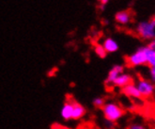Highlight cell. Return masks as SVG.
<instances>
[{"label": "cell", "mask_w": 155, "mask_h": 129, "mask_svg": "<svg viewBox=\"0 0 155 129\" xmlns=\"http://www.w3.org/2000/svg\"><path fill=\"white\" fill-rule=\"evenodd\" d=\"M105 104V100L101 97V96H98V97H95L93 100H92V105L94 107H98V108H102L104 107V105Z\"/></svg>", "instance_id": "14"}, {"label": "cell", "mask_w": 155, "mask_h": 129, "mask_svg": "<svg viewBox=\"0 0 155 129\" xmlns=\"http://www.w3.org/2000/svg\"><path fill=\"white\" fill-rule=\"evenodd\" d=\"M136 33L144 41L155 39V18L148 21L139 22L136 25Z\"/></svg>", "instance_id": "2"}, {"label": "cell", "mask_w": 155, "mask_h": 129, "mask_svg": "<svg viewBox=\"0 0 155 129\" xmlns=\"http://www.w3.org/2000/svg\"><path fill=\"white\" fill-rule=\"evenodd\" d=\"M146 50L147 46H141L136 51L132 53L130 56L127 58V62L132 67H139L147 64L146 60Z\"/></svg>", "instance_id": "3"}, {"label": "cell", "mask_w": 155, "mask_h": 129, "mask_svg": "<svg viewBox=\"0 0 155 129\" xmlns=\"http://www.w3.org/2000/svg\"><path fill=\"white\" fill-rule=\"evenodd\" d=\"M127 129H147V127L141 123H133L127 127Z\"/></svg>", "instance_id": "15"}, {"label": "cell", "mask_w": 155, "mask_h": 129, "mask_svg": "<svg viewBox=\"0 0 155 129\" xmlns=\"http://www.w3.org/2000/svg\"><path fill=\"white\" fill-rule=\"evenodd\" d=\"M106 53H115L118 50V43L113 38H107L102 44Z\"/></svg>", "instance_id": "11"}, {"label": "cell", "mask_w": 155, "mask_h": 129, "mask_svg": "<svg viewBox=\"0 0 155 129\" xmlns=\"http://www.w3.org/2000/svg\"><path fill=\"white\" fill-rule=\"evenodd\" d=\"M122 93L124 95L128 96L130 98H133V99H140L141 98V94L139 93L137 87H136V85L133 82L128 84L127 86H125L124 88H122Z\"/></svg>", "instance_id": "7"}, {"label": "cell", "mask_w": 155, "mask_h": 129, "mask_svg": "<svg viewBox=\"0 0 155 129\" xmlns=\"http://www.w3.org/2000/svg\"><path fill=\"white\" fill-rule=\"evenodd\" d=\"M115 19L118 24H120V25H128L131 22L132 16H131V13L129 12L121 11V12H118L116 14Z\"/></svg>", "instance_id": "10"}, {"label": "cell", "mask_w": 155, "mask_h": 129, "mask_svg": "<svg viewBox=\"0 0 155 129\" xmlns=\"http://www.w3.org/2000/svg\"><path fill=\"white\" fill-rule=\"evenodd\" d=\"M123 66L122 65H114L111 70L109 71L108 75H107V77H106V80H105V83L107 85H113V82L116 80V78L120 75V73H123Z\"/></svg>", "instance_id": "6"}, {"label": "cell", "mask_w": 155, "mask_h": 129, "mask_svg": "<svg viewBox=\"0 0 155 129\" xmlns=\"http://www.w3.org/2000/svg\"><path fill=\"white\" fill-rule=\"evenodd\" d=\"M100 2V5H104V6H106V4L108 3L109 0H98Z\"/></svg>", "instance_id": "19"}, {"label": "cell", "mask_w": 155, "mask_h": 129, "mask_svg": "<svg viewBox=\"0 0 155 129\" xmlns=\"http://www.w3.org/2000/svg\"><path fill=\"white\" fill-rule=\"evenodd\" d=\"M87 113V109L86 107L74 101V112H72V117L71 120H75V121H78V120L82 119Z\"/></svg>", "instance_id": "9"}, {"label": "cell", "mask_w": 155, "mask_h": 129, "mask_svg": "<svg viewBox=\"0 0 155 129\" xmlns=\"http://www.w3.org/2000/svg\"><path fill=\"white\" fill-rule=\"evenodd\" d=\"M74 100H67L63 104L60 109V116L65 121H70L72 117V112H74Z\"/></svg>", "instance_id": "5"}, {"label": "cell", "mask_w": 155, "mask_h": 129, "mask_svg": "<svg viewBox=\"0 0 155 129\" xmlns=\"http://www.w3.org/2000/svg\"><path fill=\"white\" fill-rule=\"evenodd\" d=\"M102 111L106 121L112 123L117 122L124 115V110L122 109V107L116 102H113V101L105 102V104L102 107Z\"/></svg>", "instance_id": "1"}, {"label": "cell", "mask_w": 155, "mask_h": 129, "mask_svg": "<svg viewBox=\"0 0 155 129\" xmlns=\"http://www.w3.org/2000/svg\"><path fill=\"white\" fill-rule=\"evenodd\" d=\"M114 124L115 123L109 122V121H105L104 122V126H105L106 129H113L114 128Z\"/></svg>", "instance_id": "18"}, {"label": "cell", "mask_w": 155, "mask_h": 129, "mask_svg": "<svg viewBox=\"0 0 155 129\" xmlns=\"http://www.w3.org/2000/svg\"><path fill=\"white\" fill-rule=\"evenodd\" d=\"M94 51H95V53H96L97 56L100 57V58H102V59L105 58V57H106V55H107L105 49L104 48V46H103L102 44H98V45H96L95 48H94Z\"/></svg>", "instance_id": "13"}, {"label": "cell", "mask_w": 155, "mask_h": 129, "mask_svg": "<svg viewBox=\"0 0 155 129\" xmlns=\"http://www.w3.org/2000/svg\"><path fill=\"white\" fill-rule=\"evenodd\" d=\"M149 75H150V79L152 83H155V67L150 68L149 71Z\"/></svg>", "instance_id": "16"}, {"label": "cell", "mask_w": 155, "mask_h": 129, "mask_svg": "<svg viewBox=\"0 0 155 129\" xmlns=\"http://www.w3.org/2000/svg\"><path fill=\"white\" fill-rule=\"evenodd\" d=\"M147 47H148L150 50H151V51H153V52L155 53V39L150 41V42H149L148 45H147Z\"/></svg>", "instance_id": "17"}, {"label": "cell", "mask_w": 155, "mask_h": 129, "mask_svg": "<svg viewBox=\"0 0 155 129\" xmlns=\"http://www.w3.org/2000/svg\"><path fill=\"white\" fill-rule=\"evenodd\" d=\"M132 81H133V77L131 76V75H129V73H122L116 78V80L113 82V85L115 87L122 89L125 86L130 84V83H132Z\"/></svg>", "instance_id": "8"}, {"label": "cell", "mask_w": 155, "mask_h": 129, "mask_svg": "<svg viewBox=\"0 0 155 129\" xmlns=\"http://www.w3.org/2000/svg\"><path fill=\"white\" fill-rule=\"evenodd\" d=\"M99 8H100L101 11H104V8H105V6H104V5H100V6H99Z\"/></svg>", "instance_id": "20"}, {"label": "cell", "mask_w": 155, "mask_h": 129, "mask_svg": "<svg viewBox=\"0 0 155 129\" xmlns=\"http://www.w3.org/2000/svg\"><path fill=\"white\" fill-rule=\"evenodd\" d=\"M146 60H147V64L150 66V68L155 67V53L150 50L148 47L146 50Z\"/></svg>", "instance_id": "12"}, {"label": "cell", "mask_w": 155, "mask_h": 129, "mask_svg": "<svg viewBox=\"0 0 155 129\" xmlns=\"http://www.w3.org/2000/svg\"><path fill=\"white\" fill-rule=\"evenodd\" d=\"M136 87L138 89L141 97L149 98L152 96L155 93V85L150 80L146 78H140L135 83Z\"/></svg>", "instance_id": "4"}]
</instances>
